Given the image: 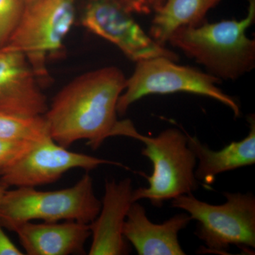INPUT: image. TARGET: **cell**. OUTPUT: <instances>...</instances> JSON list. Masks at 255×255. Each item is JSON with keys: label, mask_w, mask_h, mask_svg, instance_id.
I'll use <instances>...</instances> for the list:
<instances>
[{"label": "cell", "mask_w": 255, "mask_h": 255, "mask_svg": "<svg viewBox=\"0 0 255 255\" xmlns=\"http://www.w3.org/2000/svg\"><path fill=\"white\" fill-rule=\"evenodd\" d=\"M191 221L189 214H181L155 224L147 218L145 208L135 201L128 212L124 236L140 255H184L178 236Z\"/></svg>", "instance_id": "obj_12"}, {"label": "cell", "mask_w": 255, "mask_h": 255, "mask_svg": "<svg viewBox=\"0 0 255 255\" xmlns=\"http://www.w3.org/2000/svg\"><path fill=\"white\" fill-rule=\"evenodd\" d=\"M103 164L128 169L119 162L72 152L50 138L36 143L16 163L2 171L0 181L7 187H36L55 182L70 169L90 171Z\"/></svg>", "instance_id": "obj_9"}, {"label": "cell", "mask_w": 255, "mask_h": 255, "mask_svg": "<svg viewBox=\"0 0 255 255\" xmlns=\"http://www.w3.org/2000/svg\"><path fill=\"white\" fill-rule=\"evenodd\" d=\"M222 0H166L154 14L149 36L162 46L178 28L202 24L208 12Z\"/></svg>", "instance_id": "obj_15"}, {"label": "cell", "mask_w": 255, "mask_h": 255, "mask_svg": "<svg viewBox=\"0 0 255 255\" xmlns=\"http://www.w3.org/2000/svg\"><path fill=\"white\" fill-rule=\"evenodd\" d=\"M177 63L166 57L137 62L119 97L117 113L124 115L132 104L146 96L184 92L214 99L231 109L236 118L241 117L237 101L218 87L219 79L199 69Z\"/></svg>", "instance_id": "obj_6"}, {"label": "cell", "mask_w": 255, "mask_h": 255, "mask_svg": "<svg viewBox=\"0 0 255 255\" xmlns=\"http://www.w3.org/2000/svg\"><path fill=\"white\" fill-rule=\"evenodd\" d=\"M38 80L23 53L6 45L0 47V112L44 115L48 106Z\"/></svg>", "instance_id": "obj_10"}, {"label": "cell", "mask_w": 255, "mask_h": 255, "mask_svg": "<svg viewBox=\"0 0 255 255\" xmlns=\"http://www.w3.org/2000/svg\"><path fill=\"white\" fill-rule=\"evenodd\" d=\"M11 231L28 255L83 254L85 244L91 236L90 224L66 221L63 223L25 222Z\"/></svg>", "instance_id": "obj_13"}, {"label": "cell", "mask_w": 255, "mask_h": 255, "mask_svg": "<svg viewBox=\"0 0 255 255\" xmlns=\"http://www.w3.org/2000/svg\"><path fill=\"white\" fill-rule=\"evenodd\" d=\"M140 140L145 145L141 154L152 162L153 170L150 176L142 174L148 187L132 191V201L148 199L157 208L164 201L177 196L193 194L199 187L196 179V157L188 145L186 132L171 128L157 136L148 137L137 132L130 120L119 122L114 132Z\"/></svg>", "instance_id": "obj_3"}, {"label": "cell", "mask_w": 255, "mask_h": 255, "mask_svg": "<svg viewBox=\"0 0 255 255\" xmlns=\"http://www.w3.org/2000/svg\"><path fill=\"white\" fill-rule=\"evenodd\" d=\"M128 11L136 14H155L166 0H119Z\"/></svg>", "instance_id": "obj_19"}, {"label": "cell", "mask_w": 255, "mask_h": 255, "mask_svg": "<svg viewBox=\"0 0 255 255\" xmlns=\"http://www.w3.org/2000/svg\"><path fill=\"white\" fill-rule=\"evenodd\" d=\"M250 132L248 136L240 141H234L222 150H211L202 143L196 135L186 132L188 145L199 161L195 169L196 179L209 187L218 174L255 163V119L254 114L248 117Z\"/></svg>", "instance_id": "obj_14"}, {"label": "cell", "mask_w": 255, "mask_h": 255, "mask_svg": "<svg viewBox=\"0 0 255 255\" xmlns=\"http://www.w3.org/2000/svg\"><path fill=\"white\" fill-rule=\"evenodd\" d=\"M21 0H0V47L4 46L22 14Z\"/></svg>", "instance_id": "obj_17"}, {"label": "cell", "mask_w": 255, "mask_h": 255, "mask_svg": "<svg viewBox=\"0 0 255 255\" xmlns=\"http://www.w3.org/2000/svg\"><path fill=\"white\" fill-rule=\"evenodd\" d=\"M4 226L0 221V255H23L24 253L11 241L4 231Z\"/></svg>", "instance_id": "obj_20"}, {"label": "cell", "mask_w": 255, "mask_h": 255, "mask_svg": "<svg viewBox=\"0 0 255 255\" xmlns=\"http://www.w3.org/2000/svg\"><path fill=\"white\" fill-rule=\"evenodd\" d=\"M36 144V142L12 141L0 138V173L16 163Z\"/></svg>", "instance_id": "obj_18"}, {"label": "cell", "mask_w": 255, "mask_h": 255, "mask_svg": "<svg viewBox=\"0 0 255 255\" xmlns=\"http://www.w3.org/2000/svg\"><path fill=\"white\" fill-rule=\"evenodd\" d=\"M226 202L212 205L184 194L172 200V206L187 212L197 221L195 234L206 251L225 254L231 246L252 252L255 248V197L251 193H223Z\"/></svg>", "instance_id": "obj_5"}, {"label": "cell", "mask_w": 255, "mask_h": 255, "mask_svg": "<svg viewBox=\"0 0 255 255\" xmlns=\"http://www.w3.org/2000/svg\"><path fill=\"white\" fill-rule=\"evenodd\" d=\"M7 187L5 186L2 182L0 181V203L2 200L3 196H4L5 192H6Z\"/></svg>", "instance_id": "obj_21"}, {"label": "cell", "mask_w": 255, "mask_h": 255, "mask_svg": "<svg viewBox=\"0 0 255 255\" xmlns=\"http://www.w3.org/2000/svg\"><path fill=\"white\" fill-rule=\"evenodd\" d=\"M131 179L106 181L105 195L98 216L90 223L92 236L90 255H121L129 253L124 226L132 201Z\"/></svg>", "instance_id": "obj_11"}, {"label": "cell", "mask_w": 255, "mask_h": 255, "mask_svg": "<svg viewBox=\"0 0 255 255\" xmlns=\"http://www.w3.org/2000/svg\"><path fill=\"white\" fill-rule=\"evenodd\" d=\"M22 1L23 4L25 5H28L29 4H31V3L34 2V1H37V0H21Z\"/></svg>", "instance_id": "obj_22"}, {"label": "cell", "mask_w": 255, "mask_h": 255, "mask_svg": "<svg viewBox=\"0 0 255 255\" xmlns=\"http://www.w3.org/2000/svg\"><path fill=\"white\" fill-rule=\"evenodd\" d=\"M127 78L116 67L83 74L63 87L44 114L51 138L65 147L87 140L94 150L114 136Z\"/></svg>", "instance_id": "obj_1"}, {"label": "cell", "mask_w": 255, "mask_h": 255, "mask_svg": "<svg viewBox=\"0 0 255 255\" xmlns=\"http://www.w3.org/2000/svg\"><path fill=\"white\" fill-rule=\"evenodd\" d=\"M255 21V0H249L248 14L243 19L179 28L167 43L221 81H235L255 68V41L247 35Z\"/></svg>", "instance_id": "obj_2"}, {"label": "cell", "mask_w": 255, "mask_h": 255, "mask_svg": "<svg viewBox=\"0 0 255 255\" xmlns=\"http://www.w3.org/2000/svg\"><path fill=\"white\" fill-rule=\"evenodd\" d=\"M75 16L76 0H37L25 5L5 45L23 53L38 80H46L47 63L63 49Z\"/></svg>", "instance_id": "obj_7"}, {"label": "cell", "mask_w": 255, "mask_h": 255, "mask_svg": "<svg viewBox=\"0 0 255 255\" xmlns=\"http://www.w3.org/2000/svg\"><path fill=\"white\" fill-rule=\"evenodd\" d=\"M0 138L37 143L51 136L44 115L23 117L0 112Z\"/></svg>", "instance_id": "obj_16"}, {"label": "cell", "mask_w": 255, "mask_h": 255, "mask_svg": "<svg viewBox=\"0 0 255 255\" xmlns=\"http://www.w3.org/2000/svg\"><path fill=\"white\" fill-rule=\"evenodd\" d=\"M132 14L119 0H87L81 23L89 31L118 47L135 63L157 57L179 61L178 55L154 41Z\"/></svg>", "instance_id": "obj_8"}, {"label": "cell", "mask_w": 255, "mask_h": 255, "mask_svg": "<svg viewBox=\"0 0 255 255\" xmlns=\"http://www.w3.org/2000/svg\"><path fill=\"white\" fill-rule=\"evenodd\" d=\"M102 201L97 199L93 179L85 174L73 187L55 191L16 187L6 191L0 203V221L11 231L21 223L73 221L90 224L98 216Z\"/></svg>", "instance_id": "obj_4"}]
</instances>
